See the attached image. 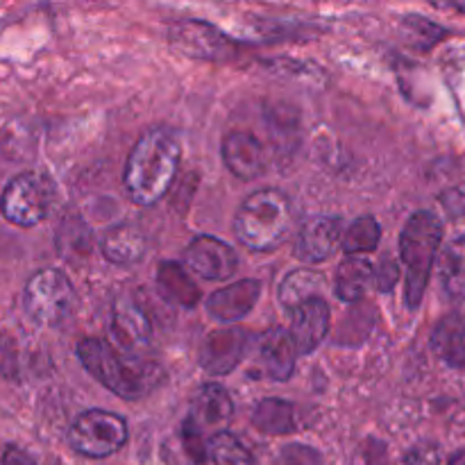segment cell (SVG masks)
Wrapping results in <instances>:
<instances>
[{
    "mask_svg": "<svg viewBox=\"0 0 465 465\" xmlns=\"http://www.w3.org/2000/svg\"><path fill=\"white\" fill-rule=\"evenodd\" d=\"M180 145L163 127H150L139 136L123 171V186L132 203L141 207L159 203L175 182Z\"/></svg>",
    "mask_w": 465,
    "mask_h": 465,
    "instance_id": "cell-1",
    "label": "cell"
},
{
    "mask_svg": "<svg viewBox=\"0 0 465 465\" xmlns=\"http://www.w3.org/2000/svg\"><path fill=\"white\" fill-rule=\"evenodd\" d=\"M77 357L86 372H91L118 398L141 400L157 389L162 380V368L157 363L118 352L107 341L84 339L77 345Z\"/></svg>",
    "mask_w": 465,
    "mask_h": 465,
    "instance_id": "cell-2",
    "label": "cell"
},
{
    "mask_svg": "<svg viewBox=\"0 0 465 465\" xmlns=\"http://www.w3.org/2000/svg\"><path fill=\"white\" fill-rule=\"evenodd\" d=\"M293 230L291 200L277 189H262L248 195L234 218L236 239L254 252L277 250Z\"/></svg>",
    "mask_w": 465,
    "mask_h": 465,
    "instance_id": "cell-3",
    "label": "cell"
},
{
    "mask_svg": "<svg viewBox=\"0 0 465 465\" xmlns=\"http://www.w3.org/2000/svg\"><path fill=\"white\" fill-rule=\"evenodd\" d=\"M440 241H443V225L436 213L416 212L404 225L402 236H400V254L407 266L404 300H407L409 309H418L425 298L427 282H430Z\"/></svg>",
    "mask_w": 465,
    "mask_h": 465,
    "instance_id": "cell-4",
    "label": "cell"
},
{
    "mask_svg": "<svg viewBox=\"0 0 465 465\" xmlns=\"http://www.w3.org/2000/svg\"><path fill=\"white\" fill-rule=\"evenodd\" d=\"M23 302L32 321L44 327H57L75 309V291L64 272L45 268L27 282Z\"/></svg>",
    "mask_w": 465,
    "mask_h": 465,
    "instance_id": "cell-5",
    "label": "cell"
},
{
    "mask_svg": "<svg viewBox=\"0 0 465 465\" xmlns=\"http://www.w3.org/2000/svg\"><path fill=\"white\" fill-rule=\"evenodd\" d=\"M127 440V422L118 413L91 409L68 427V445L82 457L103 459L118 452Z\"/></svg>",
    "mask_w": 465,
    "mask_h": 465,
    "instance_id": "cell-6",
    "label": "cell"
},
{
    "mask_svg": "<svg viewBox=\"0 0 465 465\" xmlns=\"http://www.w3.org/2000/svg\"><path fill=\"white\" fill-rule=\"evenodd\" d=\"M54 189L41 173H21L3 191L0 212L18 227H35L48 216L53 207Z\"/></svg>",
    "mask_w": 465,
    "mask_h": 465,
    "instance_id": "cell-7",
    "label": "cell"
},
{
    "mask_svg": "<svg viewBox=\"0 0 465 465\" xmlns=\"http://www.w3.org/2000/svg\"><path fill=\"white\" fill-rule=\"evenodd\" d=\"M168 41L171 48L184 57L209 59V62L230 59L236 50L234 41L225 32L198 18H182L173 23L168 27Z\"/></svg>",
    "mask_w": 465,
    "mask_h": 465,
    "instance_id": "cell-8",
    "label": "cell"
},
{
    "mask_svg": "<svg viewBox=\"0 0 465 465\" xmlns=\"http://www.w3.org/2000/svg\"><path fill=\"white\" fill-rule=\"evenodd\" d=\"M184 263L204 280H227L236 272L239 259L232 245L213 236H198L184 250Z\"/></svg>",
    "mask_w": 465,
    "mask_h": 465,
    "instance_id": "cell-9",
    "label": "cell"
},
{
    "mask_svg": "<svg viewBox=\"0 0 465 465\" xmlns=\"http://www.w3.org/2000/svg\"><path fill=\"white\" fill-rule=\"evenodd\" d=\"M343 241V218L316 216L304 223L295 239V257L304 263L327 262Z\"/></svg>",
    "mask_w": 465,
    "mask_h": 465,
    "instance_id": "cell-10",
    "label": "cell"
},
{
    "mask_svg": "<svg viewBox=\"0 0 465 465\" xmlns=\"http://www.w3.org/2000/svg\"><path fill=\"white\" fill-rule=\"evenodd\" d=\"M112 336L123 348V354L136 357V352L148 348L153 339V325L143 309L130 298L121 295L112 309Z\"/></svg>",
    "mask_w": 465,
    "mask_h": 465,
    "instance_id": "cell-11",
    "label": "cell"
},
{
    "mask_svg": "<svg viewBox=\"0 0 465 465\" xmlns=\"http://www.w3.org/2000/svg\"><path fill=\"white\" fill-rule=\"evenodd\" d=\"M245 343H248V336H245L243 330H236V327L213 331L203 341L198 350L200 368L213 377L227 375L243 359Z\"/></svg>",
    "mask_w": 465,
    "mask_h": 465,
    "instance_id": "cell-12",
    "label": "cell"
},
{
    "mask_svg": "<svg viewBox=\"0 0 465 465\" xmlns=\"http://www.w3.org/2000/svg\"><path fill=\"white\" fill-rule=\"evenodd\" d=\"M330 330V307L322 298L302 302L291 312V339L298 354H309L322 343Z\"/></svg>",
    "mask_w": 465,
    "mask_h": 465,
    "instance_id": "cell-13",
    "label": "cell"
},
{
    "mask_svg": "<svg viewBox=\"0 0 465 465\" xmlns=\"http://www.w3.org/2000/svg\"><path fill=\"white\" fill-rule=\"evenodd\" d=\"M223 159L232 175L239 180H254L266 171V150L250 132H232L223 141Z\"/></svg>",
    "mask_w": 465,
    "mask_h": 465,
    "instance_id": "cell-14",
    "label": "cell"
},
{
    "mask_svg": "<svg viewBox=\"0 0 465 465\" xmlns=\"http://www.w3.org/2000/svg\"><path fill=\"white\" fill-rule=\"evenodd\" d=\"M259 295H262V284L257 280H241L216 291L207 300V309L216 321L236 322L252 312L254 304L259 302Z\"/></svg>",
    "mask_w": 465,
    "mask_h": 465,
    "instance_id": "cell-15",
    "label": "cell"
},
{
    "mask_svg": "<svg viewBox=\"0 0 465 465\" xmlns=\"http://www.w3.org/2000/svg\"><path fill=\"white\" fill-rule=\"evenodd\" d=\"M259 361L272 381H286L295 371L298 348L286 330H271L259 339Z\"/></svg>",
    "mask_w": 465,
    "mask_h": 465,
    "instance_id": "cell-16",
    "label": "cell"
},
{
    "mask_svg": "<svg viewBox=\"0 0 465 465\" xmlns=\"http://www.w3.org/2000/svg\"><path fill=\"white\" fill-rule=\"evenodd\" d=\"M145 234L141 227L132 225V223H121L114 225L112 230L104 232L103 241H100V250H103L104 259L116 266H132V263L141 262L145 254Z\"/></svg>",
    "mask_w": 465,
    "mask_h": 465,
    "instance_id": "cell-17",
    "label": "cell"
},
{
    "mask_svg": "<svg viewBox=\"0 0 465 465\" xmlns=\"http://www.w3.org/2000/svg\"><path fill=\"white\" fill-rule=\"evenodd\" d=\"M431 350L448 366L465 368V316L459 312L448 313L436 322L431 331Z\"/></svg>",
    "mask_w": 465,
    "mask_h": 465,
    "instance_id": "cell-18",
    "label": "cell"
},
{
    "mask_svg": "<svg viewBox=\"0 0 465 465\" xmlns=\"http://www.w3.org/2000/svg\"><path fill=\"white\" fill-rule=\"evenodd\" d=\"M234 413V404H232L230 393L218 384H207L195 393L193 398V413L191 420L203 430H213V427H223Z\"/></svg>",
    "mask_w": 465,
    "mask_h": 465,
    "instance_id": "cell-19",
    "label": "cell"
},
{
    "mask_svg": "<svg viewBox=\"0 0 465 465\" xmlns=\"http://www.w3.org/2000/svg\"><path fill=\"white\" fill-rule=\"evenodd\" d=\"M157 286L162 291V295L166 300H171L173 304H180V307L191 309L198 304L200 291L193 284L189 272L175 262H162L157 268Z\"/></svg>",
    "mask_w": 465,
    "mask_h": 465,
    "instance_id": "cell-20",
    "label": "cell"
},
{
    "mask_svg": "<svg viewBox=\"0 0 465 465\" xmlns=\"http://www.w3.org/2000/svg\"><path fill=\"white\" fill-rule=\"evenodd\" d=\"M440 284L452 302H465V236L445 245L439 262Z\"/></svg>",
    "mask_w": 465,
    "mask_h": 465,
    "instance_id": "cell-21",
    "label": "cell"
},
{
    "mask_svg": "<svg viewBox=\"0 0 465 465\" xmlns=\"http://www.w3.org/2000/svg\"><path fill=\"white\" fill-rule=\"evenodd\" d=\"M252 425L263 434H291V431L298 430L295 404L280 398L262 400L252 413Z\"/></svg>",
    "mask_w": 465,
    "mask_h": 465,
    "instance_id": "cell-22",
    "label": "cell"
},
{
    "mask_svg": "<svg viewBox=\"0 0 465 465\" xmlns=\"http://www.w3.org/2000/svg\"><path fill=\"white\" fill-rule=\"evenodd\" d=\"M372 282V266L366 259L348 257L336 271V298L343 302H357L363 298L368 284Z\"/></svg>",
    "mask_w": 465,
    "mask_h": 465,
    "instance_id": "cell-23",
    "label": "cell"
},
{
    "mask_svg": "<svg viewBox=\"0 0 465 465\" xmlns=\"http://www.w3.org/2000/svg\"><path fill=\"white\" fill-rule=\"evenodd\" d=\"M322 289H325V277L321 272L300 268V271H293L291 275H286L284 282H282L280 302L293 312L295 307H300L307 300L321 298Z\"/></svg>",
    "mask_w": 465,
    "mask_h": 465,
    "instance_id": "cell-24",
    "label": "cell"
},
{
    "mask_svg": "<svg viewBox=\"0 0 465 465\" xmlns=\"http://www.w3.org/2000/svg\"><path fill=\"white\" fill-rule=\"evenodd\" d=\"M381 241V227L380 223L372 216H361L348 227V232H343V241H341V248L343 252H348L350 257L363 252H372V250L380 245Z\"/></svg>",
    "mask_w": 465,
    "mask_h": 465,
    "instance_id": "cell-25",
    "label": "cell"
},
{
    "mask_svg": "<svg viewBox=\"0 0 465 465\" xmlns=\"http://www.w3.org/2000/svg\"><path fill=\"white\" fill-rule=\"evenodd\" d=\"M207 457L216 465H252L250 450L230 431H218L209 440Z\"/></svg>",
    "mask_w": 465,
    "mask_h": 465,
    "instance_id": "cell-26",
    "label": "cell"
},
{
    "mask_svg": "<svg viewBox=\"0 0 465 465\" xmlns=\"http://www.w3.org/2000/svg\"><path fill=\"white\" fill-rule=\"evenodd\" d=\"M404 30H407L409 41H411L416 48H431L434 44H439L440 39L445 36V30L436 23L427 21L422 16H407L404 18Z\"/></svg>",
    "mask_w": 465,
    "mask_h": 465,
    "instance_id": "cell-27",
    "label": "cell"
},
{
    "mask_svg": "<svg viewBox=\"0 0 465 465\" xmlns=\"http://www.w3.org/2000/svg\"><path fill=\"white\" fill-rule=\"evenodd\" d=\"M182 443H184L186 454H189L195 463L207 461V443H204L203 431L193 425L191 418L182 425Z\"/></svg>",
    "mask_w": 465,
    "mask_h": 465,
    "instance_id": "cell-28",
    "label": "cell"
},
{
    "mask_svg": "<svg viewBox=\"0 0 465 465\" xmlns=\"http://www.w3.org/2000/svg\"><path fill=\"white\" fill-rule=\"evenodd\" d=\"M0 375L7 377V380L18 377L16 341L9 334H0Z\"/></svg>",
    "mask_w": 465,
    "mask_h": 465,
    "instance_id": "cell-29",
    "label": "cell"
},
{
    "mask_svg": "<svg viewBox=\"0 0 465 465\" xmlns=\"http://www.w3.org/2000/svg\"><path fill=\"white\" fill-rule=\"evenodd\" d=\"M280 463L282 465H322V459L316 450L304 448V445H289V448L282 450Z\"/></svg>",
    "mask_w": 465,
    "mask_h": 465,
    "instance_id": "cell-30",
    "label": "cell"
},
{
    "mask_svg": "<svg viewBox=\"0 0 465 465\" xmlns=\"http://www.w3.org/2000/svg\"><path fill=\"white\" fill-rule=\"evenodd\" d=\"M398 280H400V268L398 263L391 262V259H386V262H381L380 266L372 268V284H375L377 291H381V293H389Z\"/></svg>",
    "mask_w": 465,
    "mask_h": 465,
    "instance_id": "cell-31",
    "label": "cell"
},
{
    "mask_svg": "<svg viewBox=\"0 0 465 465\" xmlns=\"http://www.w3.org/2000/svg\"><path fill=\"white\" fill-rule=\"evenodd\" d=\"M400 465H443V457H440V448L436 445L425 443L413 448L407 457L402 459Z\"/></svg>",
    "mask_w": 465,
    "mask_h": 465,
    "instance_id": "cell-32",
    "label": "cell"
},
{
    "mask_svg": "<svg viewBox=\"0 0 465 465\" xmlns=\"http://www.w3.org/2000/svg\"><path fill=\"white\" fill-rule=\"evenodd\" d=\"M0 465H39L35 461V459L30 457V454L25 452V450L21 448H7L3 452V459H0Z\"/></svg>",
    "mask_w": 465,
    "mask_h": 465,
    "instance_id": "cell-33",
    "label": "cell"
},
{
    "mask_svg": "<svg viewBox=\"0 0 465 465\" xmlns=\"http://www.w3.org/2000/svg\"><path fill=\"white\" fill-rule=\"evenodd\" d=\"M443 207L452 216H465V193H459V191L443 193Z\"/></svg>",
    "mask_w": 465,
    "mask_h": 465,
    "instance_id": "cell-34",
    "label": "cell"
},
{
    "mask_svg": "<svg viewBox=\"0 0 465 465\" xmlns=\"http://www.w3.org/2000/svg\"><path fill=\"white\" fill-rule=\"evenodd\" d=\"M445 465H465V450H461V452L454 454V457L450 459V461L445 463Z\"/></svg>",
    "mask_w": 465,
    "mask_h": 465,
    "instance_id": "cell-35",
    "label": "cell"
}]
</instances>
